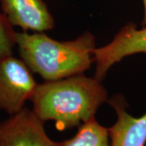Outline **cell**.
Wrapping results in <instances>:
<instances>
[{"label": "cell", "instance_id": "8", "mask_svg": "<svg viewBox=\"0 0 146 146\" xmlns=\"http://www.w3.org/2000/svg\"><path fill=\"white\" fill-rule=\"evenodd\" d=\"M59 146H110L109 129L101 125L96 118L83 123L71 139L58 142Z\"/></svg>", "mask_w": 146, "mask_h": 146}, {"label": "cell", "instance_id": "7", "mask_svg": "<svg viewBox=\"0 0 146 146\" xmlns=\"http://www.w3.org/2000/svg\"><path fill=\"white\" fill-rule=\"evenodd\" d=\"M1 9L13 26L24 31L52 29L54 21L44 0H0Z\"/></svg>", "mask_w": 146, "mask_h": 146}, {"label": "cell", "instance_id": "1", "mask_svg": "<svg viewBox=\"0 0 146 146\" xmlns=\"http://www.w3.org/2000/svg\"><path fill=\"white\" fill-rule=\"evenodd\" d=\"M108 100L102 81L83 74L38 84L30 101L33 113L43 121H54L58 130L79 127L95 118Z\"/></svg>", "mask_w": 146, "mask_h": 146}, {"label": "cell", "instance_id": "10", "mask_svg": "<svg viewBox=\"0 0 146 146\" xmlns=\"http://www.w3.org/2000/svg\"><path fill=\"white\" fill-rule=\"evenodd\" d=\"M143 3V19L141 21V25L146 26V0H142Z\"/></svg>", "mask_w": 146, "mask_h": 146}, {"label": "cell", "instance_id": "4", "mask_svg": "<svg viewBox=\"0 0 146 146\" xmlns=\"http://www.w3.org/2000/svg\"><path fill=\"white\" fill-rule=\"evenodd\" d=\"M136 54H146V26L138 29L133 22H128L121 28L109 44L96 47L94 77L102 81L114 64Z\"/></svg>", "mask_w": 146, "mask_h": 146}, {"label": "cell", "instance_id": "5", "mask_svg": "<svg viewBox=\"0 0 146 146\" xmlns=\"http://www.w3.org/2000/svg\"><path fill=\"white\" fill-rule=\"evenodd\" d=\"M44 123L25 107L0 123V146H59L48 136Z\"/></svg>", "mask_w": 146, "mask_h": 146}, {"label": "cell", "instance_id": "2", "mask_svg": "<svg viewBox=\"0 0 146 146\" xmlns=\"http://www.w3.org/2000/svg\"><path fill=\"white\" fill-rule=\"evenodd\" d=\"M21 59L45 81L83 74L94 63L95 36L84 32L72 41L59 42L43 32L16 33Z\"/></svg>", "mask_w": 146, "mask_h": 146}, {"label": "cell", "instance_id": "6", "mask_svg": "<svg viewBox=\"0 0 146 146\" xmlns=\"http://www.w3.org/2000/svg\"><path fill=\"white\" fill-rule=\"evenodd\" d=\"M107 102L117 116L115 123L108 127L110 146H145L146 113L140 117L129 114L122 94H115Z\"/></svg>", "mask_w": 146, "mask_h": 146}, {"label": "cell", "instance_id": "9", "mask_svg": "<svg viewBox=\"0 0 146 146\" xmlns=\"http://www.w3.org/2000/svg\"><path fill=\"white\" fill-rule=\"evenodd\" d=\"M16 33L10 21L0 12V60L12 55L16 46Z\"/></svg>", "mask_w": 146, "mask_h": 146}, {"label": "cell", "instance_id": "3", "mask_svg": "<svg viewBox=\"0 0 146 146\" xmlns=\"http://www.w3.org/2000/svg\"><path fill=\"white\" fill-rule=\"evenodd\" d=\"M32 71L13 55L0 60V110L9 115L25 108L36 88Z\"/></svg>", "mask_w": 146, "mask_h": 146}]
</instances>
